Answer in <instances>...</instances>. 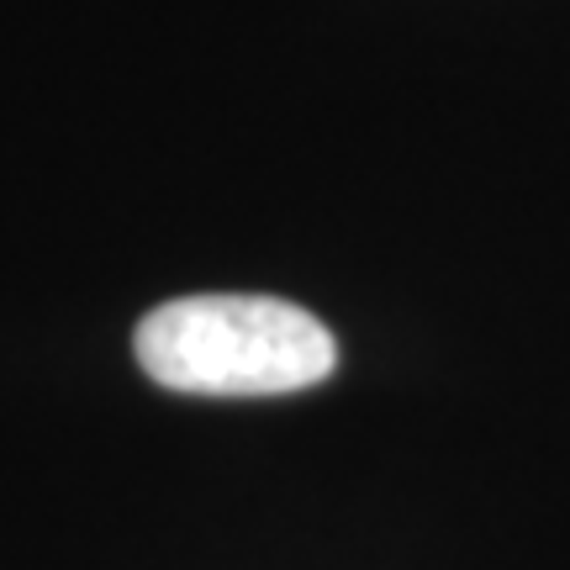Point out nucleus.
<instances>
[{
    "label": "nucleus",
    "mask_w": 570,
    "mask_h": 570,
    "mask_svg": "<svg viewBox=\"0 0 570 570\" xmlns=\"http://www.w3.org/2000/svg\"><path fill=\"white\" fill-rule=\"evenodd\" d=\"M138 365L185 396H285L327 381L338 344L281 296H180L138 323Z\"/></svg>",
    "instance_id": "1"
}]
</instances>
